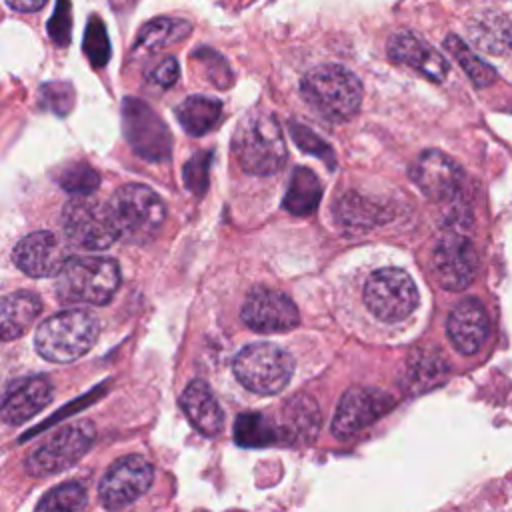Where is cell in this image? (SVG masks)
Instances as JSON below:
<instances>
[{"label":"cell","mask_w":512,"mask_h":512,"mask_svg":"<svg viewBox=\"0 0 512 512\" xmlns=\"http://www.w3.org/2000/svg\"><path fill=\"white\" fill-rule=\"evenodd\" d=\"M234 156L246 174L270 176L286 162V142L274 114L254 110L236 128Z\"/></svg>","instance_id":"obj_1"},{"label":"cell","mask_w":512,"mask_h":512,"mask_svg":"<svg viewBox=\"0 0 512 512\" xmlns=\"http://www.w3.org/2000/svg\"><path fill=\"white\" fill-rule=\"evenodd\" d=\"M300 92L306 104L330 122L352 118L362 104V84L344 66L322 64L304 74Z\"/></svg>","instance_id":"obj_2"},{"label":"cell","mask_w":512,"mask_h":512,"mask_svg":"<svg viewBox=\"0 0 512 512\" xmlns=\"http://www.w3.org/2000/svg\"><path fill=\"white\" fill-rule=\"evenodd\" d=\"M120 284L118 262L104 256L68 258L56 274V298L64 304L104 306L112 300Z\"/></svg>","instance_id":"obj_3"},{"label":"cell","mask_w":512,"mask_h":512,"mask_svg":"<svg viewBox=\"0 0 512 512\" xmlns=\"http://www.w3.org/2000/svg\"><path fill=\"white\" fill-rule=\"evenodd\" d=\"M98 318L82 308L62 310L46 318L34 336L36 350L50 362H72L84 356L98 340Z\"/></svg>","instance_id":"obj_4"},{"label":"cell","mask_w":512,"mask_h":512,"mask_svg":"<svg viewBox=\"0 0 512 512\" xmlns=\"http://www.w3.org/2000/svg\"><path fill=\"white\" fill-rule=\"evenodd\" d=\"M110 218L118 240L128 244H146L160 232L166 208L162 198L144 184L120 186L108 202Z\"/></svg>","instance_id":"obj_5"},{"label":"cell","mask_w":512,"mask_h":512,"mask_svg":"<svg viewBox=\"0 0 512 512\" xmlns=\"http://www.w3.org/2000/svg\"><path fill=\"white\" fill-rule=\"evenodd\" d=\"M238 382L256 394H278L286 388L294 372V358L272 342H252L244 346L232 364Z\"/></svg>","instance_id":"obj_6"},{"label":"cell","mask_w":512,"mask_h":512,"mask_svg":"<svg viewBox=\"0 0 512 512\" xmlns=\"http://www.w3.org/2000/svg\"><path fill=\"white\" fill-rule=\"evenodd\" d=\"M62 232L66 240L82 250H106L112 242L118 240L114 230L108 202L96 198L74 196L62 208Z\"/></svg>","instance_id":"obj_7"},{"label":"cell","mask_w":512,"mask_h":512,"mask_svg":"<svg viewBox=\"0 0 512 512\" xmlns=\"http://www.w3.org/2000/svg\"><path fill=\"white\" fill-rule=\"evenodd\" d=\"M94 438L96 430L92 422L80 420L68 424L30 452L24 460V468L36 478L58 474L74 466L90 450Z\"/></svg>","instance_id":"obj_8"},{"label":"cell","mask_w":512,"mask_h":512,"mask_svg":"<svg viewBox=\"0 0 512 512\" xmlns=\"http://www.w3.org/2000/svg\"><path fill=\"white\" fill-rule=\"evenodd\" d=\"M364 304L384 322H400L418 306V290L408 272L400 268H380L364 284Z\"/></svg>","instance_id":"obj_9"},{"label":"cell","mask_w":512,"mask_h":512,"mask_svg":"<svg viewBox=\"0 0 512 512\" xmlns=\"http://www.w3.org/2000/svg\"><path fill=\"white\" fill-rule=\"evenodd\" d=\"M124 136L132 150L150 160H166L170 156L172 136L162 118L142 100L126 98L122 104Z\"/></svg>","instance_id":"obj_10"},{"label":"cell","mask_w":512,"mask_h":512,"mask_svg":"<svg viewBox=\"0 0 512 512\" xmlns=\"http://www.w3.org/2000/svg\"><path fill=\"white\" fill-rule=\"evenodd\" d=\"M154 480L152 464L140 456L130 454L116 460L98 484V496L104 508L120 510L134 504L148 492Z\"/></svg>","instance_id":"obj_11"},{"label":"cell","mask_w":512,"mask_h":512,"mask_svg":"<svg viewBox=\"0 0 512 512\" xmlns=\"http://www.w3.org/2000/svg\"><path fill=\"white\" fill-rule=\"evenodd\" d=\"M396 400L378 388L368 386H352L348 388L334 412L332 418V434L346 440L364 430L366 426L374 424L380 416H384Z\"/></svg>","instance_id":"obj_12"},{"label":"cell","mask_w":512,"mask_h":512,"mask_svg":"<svg viewBox=\"0 0 512 512\" xmlns=\"http://www.w3.org/2000/svg\"><path fill=\"white\" fill-rule=\"evenodd\" d=\"M240 316L250 330L260 334L286 332L300 322L296 304L284 292L266 286L248 292Z\"/></svg>","instance_id":"obj_13"},{"label":"cell","mask_w":512,"mask_h":512,"mask_svg":"<svg viewBox=\"0 0 512 512\" xmlns=\"http://www.w3.org/2000/svg\"><path fill=\"white\" fill-rule=\"evenodd\" d=\"M478 258L472 242L456 232L448 230L432 250V272L438 284L446 290L466 288L476 274Z\"/></svg>","instance_id":"obj_14"},{"label":"cell","mask_w":512,"mask_h":512,"mask_svg":"<svg viewBox=\"0 0 512 512\" xmlns=\"http://www.w3.org/2000/svg\"><path fill=\"white\" fill-rule=\"evenodd\" d=\"M414 184L436 202H444L456 196L462 184V168L440 150L422 152L410 168Z\"/></svg>","instance_id":"obj_15"},{"label":"cell","mask_w":512,"mask_h":512,"mask_svg":"<svg viewBox=\"0 0 512 512\" xmlns=\"http://www.w3.org/2000/svg\"><path fill=\"white\" fill-rule=\"evenodd\" d=\"M14 264L32 278L56 276L68 262L64 244L48 230H38L24 236L14 246Z\"/></svg>","instance_id":"obj_16"},{"label":"cell","mask_w":512,"mask_h":512,"mask_svg":"<svg viewBox=\"0 0 512 512\" xmlns=\"http://www.w3.org/2000/svg\"><path fill=\"white\" fill-rule=\"evenodd\" d=\"M52 400V384L46 376H24L12 380L2 396V420L18 426L36 416Z\"/></svg>","instance_id":"obj_17"},{"label":"cell","mask_w":512,"mask_h":512,"mask_svg":"<svg viewBox=\"0 0 512 512\" xmlns=\"http://www.w3.org/2000/svg\"><path fill=\"white\" fill-rule=\"evenodd\" d=\"M388 56L404 66L418 70L432 82H442L448 76V60L426 40L410 32H398L388 42Z\"/></svg>","instance_id":"obj_18"},{"label":"cell","mask_w":512,"mask_h":512,"mask_svg":"<svg viewBox=\"0 0 512 512\" xmlns=\"http://www.w3.org/2000/svg\"><path fill=\"white\" fill-rule=\"evenodd\" d=\"M446 332L458 352H478L488 336V314L484 306L476 298L460 300L448 314Z\"/></svg>","instance_id":"obj_19"},{"label":"cell","mask_w":512,"mask_h":512,"mask_svg":"<svg viewBox=\"0 0 512 512\" xmlns=\"http://www.w3.org/2000/svg\"><path fill=\"white\" fill-rule=\"evenodd\" d=\"M180 408L204 436H216L224 426V412L204 380H192L180 394Z\"/></svg>","instance_id":"obj_20"},{"label":"cell","mask_w":512,"mask_h":512,"mask_svg":"<svg viewBox=\"0 0 512 512\" xmlns=\"http://www.w3.org/2000/svg\"><path fill=\"white\" fill-rule=\"evenodd\" d=\"M42 312V300L38 294L18 290L2 298L0 306V334L6 342L20 338L30 330L34 320Z\"/></svg>","instance_id":"obj_21"},{"label":"cell","mask_w":512,"mask_h":512,"mask_svg":"<svg viewBox=\"0 0 512 512\" xmlns=\"http://www.w3.org/2000/svg\"><path fill=\"white\" fill-rule=\"evenodd\" d=\"M334 220L348 232H366L386 220L384 206L374 198L348 192L334 202Z\"/></svg>","instance_id":"obj_22"},{"label":"cell","mask_w":512,"mask_h":512,"mask_svg":"<svg viewBox=\"0 0 512 512\" xmlns=\"http://www.w3.org/2000/svg\"><path fill=\"white\" fill-rule=\"evenodd\" d=\"M282 440L286 442H306L314 438L320 426V412L310 396L296 394L284 404L282 414Z\"/></svg>","instance_id":"obj_23"},{"label":"cell","mask_w":512,"mask_h":512,"mask_svg":"<svg viewBox=\"0 0 512 512\" xmlns=\"http://www.w3.org/2000/svg\"><path fill=\"white\" fill-rule=\"evenodd\" d=\"M322 198V184L318 176L304 166L294 168L286 196H284V208L294 216H308L312 214Z\"/></svg>","instance_id":"obj_24"},{"label":"cell","mask_w":512,"mask_h":512,"mask_svg":"<svg viewBox=\"0 0 512 512\" xmlns=\"http://www.w3.org/2000/svg\"><path fill=\"white\" fill-rule=\"evenodd\" d=\"M190 32H192V24L186 20L154 18L140 28L136 36L134 52H144V54L158 52L170 44L184 40Z\"/></svg>","instance_id":"obj_25"},{"label":"cell","mask_w":512,"mask_h":512,"mask_svg":"<svg viewBox=\"0 0 512 512\" xmlns=\"http://www.w3.org/2000/svg\"><path fill=\"white\" fill-rule=\"evenodd\" d=\"M176 118L190 136H202L222 118V102L210 96H188L178 108Z\"/></svg>","instance_id":"obj_26"},{"label":"cell","mask_w":512,"mask_h":512,"mask_svg":"<svg viewBox=\"0 0 512 512\" xmlns=\"http://www.w3.org/2000/svg\"><path fill=\"white\" fill-rule=\"evenodd\" d=\"M280 440V426L260 412H244L234 422V442L244 448H264Z\"/></svg>","instance_id":"obj_27"},{"label":"cell","mask_w":512,"mask_h":512,"mask_svg":"<svg viewBox=\"0 0 512 512\" xmlns=\"http://www.w3.org/2000/svg\"><path fill=\"white\" fill-rule=\"evenodd\" d=\"M446 50L456 58V62L462 66V70L468 74V78L472 80L474 86L484 88L490 86L496 80V72L490 64H486L482 58H478L464 40H460L454 34H448L444 40Z\"/></svg>","instance_id":"obj_28"},{"label":"cell","mask_w":512,"mask_h":512,"mask_svg":"<svg viewBox=\"0 0 512 512\" xmlns=\"http://www.w3.org/2000/svg\"><path fill=\"white\" fill-rule=\"evenodd\" d=\"M86 508V488L80 482L58 484L48 490L42 500L36 504V510H64V512H80Z\"/></svg>","instance_id":"obj_29"},{"label":"cell","mask_w":512,"mask_h":512,"mask_svg":"<svg viewBox=\"0 0 512 512\" xmlns=\"http://www.w3.org/2000/svg\"><path fill=\"white\" fill-rule=\"evenodd\" d=\"M56 182L70 194H78V196H86L92 194L98 186H100V176L98 172L88 166L86 162H74L64 166L58 174H56Z\"/></svg>","instance_id":"obj_30"},{"label":"cell","mask_w":512,"mask_h":512,"mask_svg":"<svg viewBox=\"0 0 512 512\" xmlns=\"http://www.w3.org/2000/svg\"><path fill=\"white\" fill-rule=\"evenodd\" d=\"M446 368L448 366L434 356H420L408 366V384L406 386L410 388V392L420 394V392L436 386L438 382H442Z\"/></svg>","instance_id":"obj_31"},{"label":"cell","mask_w":512,"mask_h":512,"mask_svg":"<svg viewBox=\"0 0 512 512\" xmlns=\"http://www.w3.org/2000/svg\"><path fill=\"white\" fill-rule=\"evenodd\" d=\"M84 52L92 66H104L110 58V40L100 18L92 16L84 34Z\"/></svg>","instance_id":"obj_32"},{"label":"cell","mask_w":512,"mask_h":512,"mask_svg":"<svg viewBox=\"0 0 512 512\" xmlns=\"http://www.w3.org/2000/svg\"><path fill=\"white\" fill-rule=\"evenodd\" d=\"M290 134H292V138H294V142L298 144L300 150L310 152V154L322 158V160L328 164V168H334L336 162H334V152H332V148L328 146L326 140H322L318 134H314L308 126H302V124L292 122Z\"/></svg>","instance_id":"obj_33"},{"label":"cell","mask_w":512,"mask_h":512,"mask_svg":"<svg viewBox=\"0 0 512 512\" xmlns=\"http://www.w3.org/2000/svg\"><path fill=\"white\" fill-rule=\"evenodd\" d=\"M210 158H212V152L202 150V152H196L194 156H190L188 162L184 164V184L196 196H202L208 186Z\"/></svg>","instance_id":"obj_34"},{"label":"cell","mask_w":512,"mask_h":512,"mask_svg":"<svg viewBox=\"0 0 512 512\" xmlns=\"http://www.w3.org/2000/svg\"><path fill=\"white\" fill-rule=\"evenodd\" d=\"M48 36L54 40L58 46H68L70 42V32H72V10H70V0H58L52 18L48 20Z\"/></svg>","instance_id":"obj_35"},{"label":"cell","mask_w":512,"mask_h":512,"mask_svg":"<svg viewBox=\"0 0 512 512\" xmlns=\"http://www.w3.org/2000/svg\"><path fill=\"white\" fill-rule=\"evenodd\" d=\"M40 100L48 110H54L56 114H68V110L74 104V92H72L70 84L52 82V84L42 86Z\"/></svg>","instance_id":"obj_36"},{"label":"cell","mask_w":512,"mask_h":512,"mask_svg":"<svg viewBox=\"0 0 512 512\" xmlns=\"http://www.w3.org/2000/svg\"><path fill=\"white\" fill-rule=\"evenodd\" d=\"M178 74H180V68L176 58L168 56L148 74V80L158 88H170L178 80Z\"/></svg>","instance_id":"obj_37"},{"label":"cell","mask_w":512,"mask_h":512,"mask_svg":"<svg viewBox=\"0 0 512 512\" xmlns=\"http://www.w3.org/2000/svg\"><path fill=\"white\" fill-rule=\"evenodd\" d=\"M6 4L16 12H34L40 10L46 4V0H6Z\"/></svg>","instance_id":"obj_38"}]
</instances>
